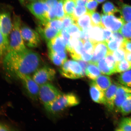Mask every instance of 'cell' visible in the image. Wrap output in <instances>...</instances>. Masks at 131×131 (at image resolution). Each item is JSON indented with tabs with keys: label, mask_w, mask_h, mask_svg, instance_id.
<instances>
[{
	"label": "cell",
	"mask_w": 131,
	"mask_h": 131,
	"mask_svg": "<svg viewBox=\"0 0 131 131\" xmlns=\"http://www.w3.org/2000/svg\"><path fill=\"white\" fill-rule=\"evenodd\" d=\"M94 43L90 40L83 42V49L86 53L93 55L94 52Z\"/></svg>",
	"instance_id": "7bdbcfd3"
},
{
	"label": "cell",
	"mask_w": 131,
	"mask_h": 131,
	"mask_svg": "<svg viewBox=\"0 0 131 131\" xmlns=\"http://www.w3.org/2000/svg\"><path fill=\"white\" fill-rule=\"evenodd\" d=\"M123 42L118 39L112 38L111 40L106 42L109 51L113 52L122 47Z\"/></svg>",
	"instance_id": "d6a6232c"
},
{
	"label": "cell",
	"mask_w": 131,
	"mask_h": 131,
	"mask_svg": "<svg viewBox=\"0 0 131 131\" xmlns=\"http://www.w3.org/2000/svg\"><path fill=\"white\" fill-rule=\"evenodd\" d=\"M78 62L80 64L82 67L83 73H85V70L87 66L88 63L87 62L84 61H82V60H78Z\"/></svg>",
	"instance_id": "f907efd6"
},
{
	"label": "cell",
	"mask_w": 131,
	"mask_h": 131,
	"mask_svg": "<svg viewBox=\"0 0 131 131\" xmlns=\"http://www.w3.org/2000/svg\"><path fill=\"white\" fill-rule=\"evenodd\" d=\"M89 63L86 68L85 74L90 79L94 81L101 73L96 64L90 62Z\"/></svg>",
	"instance_id": "ffe728a7"
},
{
	"label": "cell",
	"mask_w": 131,
	"mask_h": 131,
	"mask_svg": "<svg viewBox=\"0 0 131 131\" xmlns=\"http://www.w3.org/2000/svg\"><path fill=\"white\" fill-rule=\"evenodd\" d=\"M85 6H77L74 11L72 16L76 21L81 16L88 12Z\"/></svg>",
	"instance_id": "74e56055"
},
{
	"label": "cell",
	"mask_w": 131,
	"mask_h": 131,
	"mask_svg": "<svg viewBox=\"0 0 131 131\" xmlns=\"http://www.w3.org/2000/svg\"><path fill=\"white\" fill-rule=\"evenodd\" d=\"M102 25L113 32L119 31L125 22L121 17H117L114 14H102Z\"/></svg>",
	"instance_id": "30bf717a"
},
{
	"label": "cell",
	"mask_w": 131,
	"mask_h": 131,
	"mask_svg": "<svg viewBox=\"0 0 131 131\" xmlns=\"http://www.w3.org/2000/svg\"><path fill=\"white\" fill-rule=\"evenodd\" d=\"M96 65L101 73L104 74L110 75L114 74L106 63L105 58L98 61L96 63Z\"/></svg>",
	"instance_id": "1f68e13d"
},
{
	"label": "cell",
	"mask_w": 131,
	"mask_h": 131,
	"mask_svg": "<svg viewBox=\"0 0 131 131\" xmlns=\"http://www.w3.org/2000/svg\"><path fill=\"white\" fill-rule=\"evenodd\" d=\"M88 0H75L77 6H85Z\"/></svg>",
	"instance_id": "816d5d0a"
},
{
	"label": "cell",
	"mask_w": 131,
	"mask_h": 131,
	"mask_svg": "<svg viewBox=\"0 0 131 131\" xmlns=\"http://www.w3.org/2000/svg\"><path fill=\"white\" fill-rule=\"evenodd\" d=\"M90 14L93 26H102L101 15L99 13L95 11Z\"/></svg>",
	"instance_id": "60d3db41"
},
{
	"label": "cell",
	"mask_w": 131,
	"mask_h": 131,
	"mask_svg": "<svg viewBox=\"0 0 131 131\" xmlns=\"http://www.w3.org/2000/svg\"><path fill=\"white\" fill-rule=\"evenodd\" d=\"M6 72L12 76L31 75L40 67L41 59L37 52L28 49L22 51L8 52L3 60Z\"/></svg>",
	"instance_id": "6da1fadb"
},
{
	"label": "cell",
	"mask_w": 131,
	"mask_h": 131,
	"mask_svg": "<svg viewBox=\"0 0 131 131\" xmlns=\"http://www.w3.org/2000/svg\"><path fill=\"white\" fill-rule=\"evenodd\" d=\"M12 27V21L9 13H0V31L4 36L8 47L9 36Z\"/></svg>",
	"instance_id": "8fae6325"
},
{
	"label": "cell",
	"mask_w": 131,
	"mask_h": 131,
	"mask_svg": "<svg viewBox=\"0 0 131 131\" xmlns=\"http://www.w3.org/2000/svg\"><path fill=\"white\" fill-rule=\"evenodd\" d=\"M10 130L9 128L2 124H0V131H7Z\"/></svg>",
	"instance_id": "db71d44e"
},
{
	"label": "cell",
	"mask_w": 131,
	"mask_h": 131,
	"mask_svg": "<svg viewBox=\"0 0 131 131\" xmlns=\"http://www.w3.org/2000/svg\"><path fill=\"white\" fill-rule=\"evenodd\" d=\"M92 57L93 55L86 53L83 49V51L82 54V60L89 62L91 61Z\"/></svg>",
	"instance_id": "681fc988"
},
{
	"label": "cell",
	"mask_w": 131,
	"mask_h": 131,
	"mask_svg": "<svg viewBox=\"0 0 131 131\" xmlns=\"http://www.w3.org/2000/svg\"><path fill=\"white\" fill-rule=\"evenodd\" d=\"M103 31L105 41L107 42L112 39L113 32L110 30L104 27H103Z\"/></svg>",
	"instance_id": "bcb514c9"
},
{
	"label": "cell",
	"mask_w": 131,
	"mask_h": 131,
	"mask_svg": "<svg viewBox=\"0 0 131 131\" xmlns=\"http://www.w3.org/2000/svg\"><path fill=\"white\" fill-rule=\"evenodd\" d=\"M96 1L98 3H101L104 2L106 0H96Z\"/></svg>",
	"instance_id": "11a10c76"
},
{
	"label": "cell",
	"mask_w": 131,
	"mask_h": 131,
	"mask_svg": "<svg viewBox=\"0 0 131 131\" xmlns=\"http://www.w3.org/2000/svg\"><path fill=\"white\" fill-rule=\"evenodd\" d=\"M83 42L81 39L77 41L69 48H67L73 59L77 60H82V54L83 50Z\"/></svg>",
	"instance_id": "d6986e66"
},
{
	"label": "cell",
	"mask_w": 131,
	"mask_h": 131,
	"mask_svg": "<svg viewBox=\"0 0 131 131\" xmlns=\"http://www.w3.org/2000/svg\"><path fill=\"white\" fill-rule=\"evenodd\" d=\"M56 71L47 66L40 67L32 74V78L39 85L49 83L55 78Z\"/></svg>",
	"instance_id": "9c48e42d"
},
{
	"label": "cell",
	"mask_w": 131,
	"mask_h": 131,
	"mask_svg": "<svg viewBox=\"0 0 131 131\" xmlns=\"http://www.w3.org/2000/svg\"><path fill=\"white\" fill-rule=\"evenodd\" d=\"M59 71L62 76L70 79L82 78L85 74L78 62L73 60H67L61 66Z\"/></svg>",
	"instance_id": "5b68a950"
},
{
	"label": "cell",
	"mask_w": 131,
	"mask_h": 131,
	"mask_svg": "<svg viewBox=\"0 0 131 131\" xmlns=\"http://www.w3.org/2000/svg\"><path fill=\"white\" fill-rule=\"evenodd\" d=\"M60 34L66 44V46L69 43L70 36L66 29H63L60 31Z\"/></svg>",
	"instance_id": "7dc6e473"
},
{
	"label": "cell",
	"mask_w": 131,
	"mask_h": 131,
	"mask_svg": "<svg viewBox=\"0 0 131 131\" xmlns=\"http://www.w3.org/2000/svg\"><path fill=\"white\" fill-rule=\"evenodd\" d=\"M105 60L108 67L114 73H115V68L117 62L115 60L112 52H110L106 57Z\"/></svg>",
	"instance_id": "d590c367"
},
{
	"label": "cell",
	"mask_w": 131,
	"mask_h": 131,
	"mask_svg": "<svg viewBox=\"0 0 131 131\" xmlns=\"http://www.w3.org/2000/svg\"><path fill=\"white\" fill-rule=\"evenodd\" d=\"M102 26H92L88 30L89 40L94 43L105 41Z\"/></svg>",
	"instance_id": "ac0fdd59"
},
{
	"label": "cell",
	"mask_w": 131,
	"mask_h": 131,
	"mask_svg": "<svg viewBox=\"0 0 131 131\" xmlns=\"http://www.w3.org/2000/svg\"><path fill=\"white\" fill-rule=\"evenodd\" d=\"M94 81L97 85L104 91L107 90L112 83L111 78L106 75H100Z\"/></svg>",
	"instance_id": "603a6c76"
},
{
	"label": "cell",
	"mask_w": 131,
	"mask_h": 131,
	"mask_svg": "<svg viewBox=\"0 0 131 131\" xmlns=\"http://www.w3.org/2000/svg\"><path fill=\"white\" fill-rule=\"evenodd\" d=\"M30 75L19 74L16 78L22 83L29 97L34 100H37L39 98L40 86L36 83Z\"/></svg>",
	"instance_id": "52a82bcc"
},
{
	"label": "cell",
	"mask_w": 131,
	"mask_h": 131,
	"mask_svg": "<svg viewBox=\"0 0 131 131\" xmlns=\"http://www.w3.org/2000/svg\"><path fill=\"white\" fill-rule=\"evenodd\" d=\"M90 92L93 101L99 104H104V91L97 85L94 81H91L90 83Z\"/></svg>",
	"instance_id": "e0dca14e"
},
{
	"label": "cell",
	"mask_w": 131,
	"mask_h": 131,
	"mask_svg": "<svg viewBox=\"0 0 131 131\" xmlns=\"http://www.w3.org/2000/svg\"><path fill=\"white\" fill-rule=\"evenodd\" d=\"M36 31L41 38L47 42L58 35L60 31L49 27L45 23L40 22L37 27Z\"/></svg>",
	"instance_id": "5bb4252c"
},
{
	"label": "cell",
	"mask_w": 131,
	"mask_h": 131,
	"mask_svg": "<svg viewBox=\"0 0 131 131\" xmlns=\"http://www.w3.org/2000/svg\"><path fill=\"white\" fill-rule=\"evenodd\" d=\"M19 1H20L21 2L23 3H24L25 0H19Z\"/></svg>",
	"instance_id": "6f0895ef"
},
{
	"label": "cell",
	"mask_w": 131,
	"mask_h": 131,
	"mask_svg": "<svg viewBox=\"0 0 131 131\" xmlns=\"http://www.w3.org/2000/svg\"><path fill=\"white\" fill-rule=\"evenodd\" d=\"M125 59L131 63V53L126 52L125 56Z\"/></svg>",
	"instance_id": "f5cc1de1"
},
{
	"label": "cell",
	"mask_w": 131,
	"mask_h": 131,
	"mask_svg": "<svg viewBox=\"0 0 131 131\" xmlns=\"http://www.w3.org/2000/svg\"><path fill=\"white\" fill-rule=\"evenodd\" d=\"M62 94L54 86L49 83L40 86L39 98L45 107L54 101Z\"/></svg>",
	"instance_id": "277c9868"
},
{
	"label": "cell",
	"mask_w": 131,
	"mask_h": 131,
	"mask_svg": "<svg viewBox=\"0 0 131 131\" xmlns=\"http://www.w3.org/2000/svg\"><path fill=\"white\" fill-rule=\"evenodd\" d=\"M117 4L121 17L125 22H131V6L120 1L118 2Z\"/></svg>",
	"instance_id": "7402d4cb"
},
{
	"label": "cell",
	"mask_w": 131,
	"mask_h": 131,
	"mask_svg": "<svg viewBox=\"0 0 131 131\" xmlns=\"http://www.w3.org/2000/svg\"><path fill=\"white\" fill-rule=\"evenodd\" d=\"M131 93V88L119 84L116 92L114 101V110L116 112H120V108L129 93Z\"/></svg>",
	"instance_id": "9a60e30c"
},
{
	"label": "cell",
	"mask_w": 131,
	"mask_h": 131,
	"mask_svg": "<svg viewBox=\"0 0 131 131\" xmlns=\"http://www.w3.org/2000/svg\"><path fill=\"white\" fill-rule=\"evenodd\" d=\"M20 31L23 40L26 46L33 48L37 47L40 45L41 37L36 30L22 24Z\"/></svg>",
	"instance_id": "8992f818"
},
{
	"label": "cell",
	"mask_w": 131,
	"mask_h": 131,
	"mask_svg": "<svg viewBox=\"0 0 131 131\" xmlns=\"http://www.w3.org/2000/svg\"><path fill=\"white\" fill-rule=\"evenodd\" d=\"M8 45L0 31V61L3 60L7 52Z\"/></svg>",
	"instance_id": "4dcf8cb0"
},
{
	"label": "cell",
	"mask_w": 131,
	"mask_h": 131,
	"mask_svg": "<svg viewBox=\"0 0 131 131\" xmlns=\"http://www.w3.org/2000/svg\"><path fill=\"white\" fill-rule=\"evenodd\" d=\"M27 1H29L32 2H34L39 1V0H27Z\"/></svg>",
	"instance_id": "9f6ffc18"
},
{
	"label": "cell",
	"mask_w": 131,
	"mask_h": 131,
	"mask_svg": "<svg viewBox=\"0 0 131 131\" xmlns=\"http://www.w3.org/2000/svg\"><path fill=\"white\" fill-rule=\"evenodd\" d=\"M27 7L30 12L42 23L49 20L48 7L45 0L34 2L27 5Z\"/></svg>",
	"instance_id": "ba28073f"
},
{
	"label": "cell",
	"mask_w": 131,
	"mask_h": 131,
	"mask_svg": "<svg viewBox=\"0 0 131 131\" xmlns=\"http://www.w3.org/2000/svg\"><path fill=\"white\" fill-rule=\"evenodd\" d=\"M48 7V16L49 20L56 19V9L59 0H45Z\"/></svg>",
	"instance_id": "cb8c5ba5"
},
{
	"label": "cell",
	"mask_w": 131,
	"mask_h": 131,
	"mask_svg": "<svg viewBox=\"0 0 131 131\" xmlns=\"http://www.w3.org/2000/svg\"><path fill=\"white\" fill-rule=\"evenodd\" d=\"M109 52L106 42L94 43V53L91 61L90 62L96 64L98 61L105 58Z\"/></svg>",
	"instance_id": "4fadbf2b"
},
{
	"label": "cell",
	"mask_w": 131,
	"mask_h": 131,
	"mask_svg": "<svg viewBox=\"0 0 131 131\" xmlns=\"http://www.w3.org/2000/svg\"><path fill=\"white\" fill-rule=\"evenodd\" d=\"M119 32L125 39L131 40V22L125 23Z\"/></svg>",
	"instance_id": "836d02e7"
},
{
	"label": "cell",
	"mask_w": 131,
	"mask_h": 131,
	"mask_svg": "<svg viewBox=\"0 0 131 131\" xmlns=\"http://www.w3.org/2000/svg\"><path fill=\"white\" fill-rule=\"evenodd\" d=\"M120 112L124 115L131 113V93H129L121 106Z\"/></svg>",
	"instance_id": "4316f807"
},
{
	"label": "cell",
	"mask_w": 131,
	"mask_h": 131,
	"mask_svg": "<svg viewBox=\"0 0 131 131\" xmlns=\"http://www.w3.org/2000/svg\"><path fill=\"white\" fill-rule=\"evenodd\" d=\"M63 1L65 15L72 16L77 5L75 0H63Z\"/></svg>",
	"instance_id": "83f0119b"
},
{
	"label": "cell",
	"mask_w": 131,
	"mask_h": 131,
	"mask_svg": "<svg viewBox=\"0 0 131 131\" xmlns=\"http://www.w3.org/2000/svg\"><path fill=\"white\" fill-rule=\"evenodd\" d=\"M76 23L81 30L88 29L93 26L92 23L91 14L86 13L76 21Z\"/></svg>",
	"instance_id": "44dd1931"
},
{
	"label": "cell",
	"mask_w": 131,
	"mask_h": 131,
	"mask_svg": "<svg viewBox=\"0 0 131 131\" xmlns=\"http://www.w3.org/2000/svg\"><path fill=\"white\" fill-rule=\"evenodd\" d=\"M98 5V2L96 0H88L86 5L88 12L91 13L95 11Z\"/></svg>",
	"instance_id": "ee69618b"
},
{
	"label": "cell",
	"mask_w": 131,
	"mask_h": 131,
	"mask_svg": "<svg viewBox=\"0 0 131 131\" xmlns=\"http://www.w3.org/2000/svg\"><path fill=\"white\" fill-rule=\"evenodd\" d=\"M131 69V63L126 59L117 62L115 73H121Z\"/></svg>",
	"instance_id": "f546056e"
},
{
	"label": "cell",
	"mask_w": 131,
	"mask_h": 131,
	"mask_svg": "<svg viewBox=\"0 0 131 131\" xmlns=\"http://www.w3.org/2000/svg\"><path fill=\"white\" fill-rule=\"evenodd\" d=\"M119 83L114 82L108 89L104 91V104L110 111L114 110V101L116 92Z\"/></svg>",
	"instance_id": "7c38bea8"
},
{
	"label": "cell",
	"mask_w": 131,
	"mask_h": 131,
	"mask_svg": "<svg viewBox=\"0 0 131 131\" xmlns=\"http://www.w3.org/2000/svg\"><path fill=\"white\" fill-rule=\"evenodd\" d=\"M119 84L131 88V69L121 73L118 77Z\"/></svg>",
	"instance_id": "d4e9b609"
},
{
	"label": "cell",
	"mask_w": 131,
	"mask_h": 131,
	"mask_svg": "<svg viewBox=\"0 0 131 131\" xmlns=\"http://www.w3.org/2000/svg\"><path fill=\"white\" fill-rule=\"evenodd\" d=\"M126 52L124 49L121 47L113 52L112 54L116 62L122 61L125 58Z\"/></svg>",
	"instance_id": "f35d334b"
},
{
	"label": "cell",
	"mask_w": 131,
	"mask_h": 131,
	"mask_svg": "<svg viewBox=\"0 0 131 131\" xmlns=\"http://www.w3.org/2000/svg\"><path fill=\"white\" fill-rule=\"evenodd\" d=\"M79 103L78 96L73 93L62 94L54 101L45 108L49 113L55 114L69 107L78 105Z\"/></svg>",
	"instance_id": "3957f363"
},
{
	"label": "cell",
	"mask_w": 131,
	"mask_h": 131,
	"mask_svg": "<svg viewBox=\"0 0 131 131\" xmlns=\"http://www.w3.org/2000/svg\"><path fill=\"white\" fill-rule=\"evenodd\" d=\"M115 130L131 131V117H125L123 118Z\"/></svg>",
	"instance_id": "f1b7e54d"
},
{
	"label": "cell",
	"mask_w": 131,
	"mask_h": 131,
	"mask_svg": "<svg viewBox=\"0 0 131 131\" xmlns=\"http://www.w3.org/2000/svg\"><path fill=\"white\" fill-rule=\"evenodd\" d=\"M66 46L60 32L56 37L47 42L49 51L55 53L66 51Z\"/></svg>",
	"instance_id": "2e32d148"
},
{
	"label": "cell",
	"mask_w": 131,
	"mask_h": 131,
	"mask_svg": "<svg viewBox=\"0 0 131 131\" xmlns=\"http://www.w3.org/2000/svg\"><path fill=\"white\" fill-rule=\"evenodd\" d=\"M102 10L105 14H114L117 13H120L119 9L110 1L106 2L102 6Z\"/></svg>",
	"instance_id": "484cf974"
},
{
	"label": "cell",
	"mask_w": 131,
	"mask_h": 131,
	"mask_svg": "<svg viewBox=\"0 0 131 131\" xmlns=\"http://www.w3.org/2000/svg\"><path fill=\"white\" fill-rule=\"evenodd\" d=\"M49 56L52 63L57 66H61L65 62L55 52L49 51Z\"/></svg>",
	"instance_id": "8d00e7d4"
},
{
	"label": "cell",
	"mask_w": 131,
	"mask_h": 131,
	"mask_svg": "<svg viewBox=\"0 0 131 131\" xmlns=\"http://www.w3.org/2000/svg\"><path fill=\"white\" fill-rule=\"evenodd\" d=\"M63 22V29H66L76 22L72 15H66L61 19Z\"/></svg>",
	"instance_id": "b9f144b4"
},
{
	"label": "cell",
	"mask_w": 131,
	"mask_h": 131,
	"mask_svg": "<svg viewBox=\"0 0 131 131\" xmlns=\"http://www.w3.org/2000/svg\"><path fill=\"white\" fill-rule=\"evenodd\" d=\"M46 24L52 28L60 31L63 28V22L61 19H55L49 20L47 22L43 23Z\"/></svg>",
	"instance_id": "e575fe53"
},
{
	"label": "cell",
	"mask_w": 131,
	"mask_h": 131,
	"mask_svg": "<svg viewBox=\"0 0 131 131\" xmlns=\"http://www.w3.org/2000/svg\"><path fill=\"white\" fill-rule=\"evenodd\" d=\"M67 31L70 36L78 33L81 31V29L76 23H74L70 25L66 29Z\"/></svg>",
	"instance_id": "f6af8a7d"
},
{
	"label": "cell",
	"mask_w": 131,
	"mask_h": 131,
	"mask_svg": "<svg viewBox=\"0 0 131 131\" xmlns=\"http://www.w3.org/2000/svg\"><path fill=\"white\" fill-rule=\"evenodd\" d=\"M21 24L20 17L14 15L12 20V28L9 37L7 52L22 51L27 49L21 34Z\"/></svg>",
	"instance_id": "7a4b0ae2"
},
{
	"label": "cell",
	"mask_w": 131,
	"mask_h": 131,
	"mask_svg": "<svg viewBox=\"0 0 131 131\" xmlns=\"http://www.w3.org/2000/svg\"><path fill=\"white\" fill-rule=\"evenodd\" d=\"M63 0H59L56 13L57 19H61L65 16V13L63 7Z\"/></svg>",
	"instance_id": "ab89813d"
},
{
	"label": "cell",
	"mask_w": 131,
	"mask_h": 131,
	"mask_svg": "<svg viewBox=\"0 0 131 131\" xmlns=\"http://www.w3.org/2000/svg\"><path fill=\"white\" fill-rule=\"evenodd\" d=\"M122 47L124 49L125 52L131 53V40L125 39Z\"/></svg>",
	"instance_id": "c3c4849f"
}]
</instances>
